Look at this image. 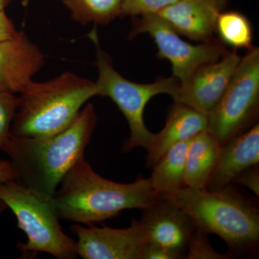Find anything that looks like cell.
Segmentation results:
<instances>
[{"mask_svg": "<svg viewBox=\"0 0 259 259\" xmlns=\"http://www.w3.org/2000/svg\"><path fill=\"white\" fill-rule=\"evenodd\" d=\"M144 33L148 34L154 40L158 57L171 63L173 76L180 83H185L199 66L217 61L229 52L218 37L197 45L185 41L158 14L133 18L130 38Z\"/></svg>", "mask_w": 259, "mask_h": 259, "instance_id": "ba28073f", "label": "cell"}, {"mask_svg": "<svg viewBox=\"0 0 259 259\" xmlns=\"http://www.w3.org/2000/svg\"><path fill=\"white\" fill-rule=\"evenodd\" d=\"M259 107V49L247 51L217 105L208 115L207 131L221 146L255 120Z\"/></svg>", "mask_w": 259, "mask_h": 259, "instance_id": "52a82bcc", "label": "cell"}, {"mask_svg": "<svg viewBox=\"0 0 259 259\" xmlns=\"http://www.w3.org/2000/svg\"><path fill=\"white\" fill-rule=\"evenodd\" d=\"M180 255L158 245L148 243L143 254L142 259H177Z\"/></svg>", "mask_w": 259, "mask_h": 259, "instance_id": "d4e9b609", "label": "cell"}, {"mask_svg": "<svg viewBox=\"0 0 259 259\" xmlns=\"http://www.w3.org/2000/svg\"><path fill=\"white\" fill-rule=\"evenodd\" d=\"M161 197L149 178L117 183L97 174L83 156L66 174L51 201L59 218L93 226L125 209L147 208Z\"/></svg>", "mask_w": 259, "mask_h": 259, "instance_id": "7a4b0ae2", "label": "cell"}, {"mask_svg": "<svg viewBox=\"0 0 259 259\" xmlns=\"http://www.w3.org/2000/svg\"><path fill=\"white\" fill-rule=\"evenodd\" d=\"M19 105L15 94L0 93V151H3L11 138L12 123Z\"/></svg>", "mask_w": 259, "mask_h": 259, "instance_id": "ffe728a7", "label": "cell"}, {"mask_svg": "<svg viewBox=\"0 0 259 259\" xmlns=\"http://www.w3.org/2000/svg\"><path fill=\"white\" fill-rule=\"evenodd\" d=\"M241 60L236 50L217 61L199 66L185 83L172 94L175 102L209 115L226 91Z\"/></svg>", "mask_w": 259, "mask_h": 259, "instance_id": "30bf717a", "label": "cell"}, {"mask_svg": "<svg viewBox=\"0 0 259 259\" xmlns=\"http://www.w3.org/2000/svg\"><path fill=\"white\" fill-rule=\"evenodd\" d=\"M258 161L259 125L256 123L223 145L218 166L206 189L224 188L241 172L258 165Z\"/></svg>", "mask_w": 259, "mask_h": 259, "instance_id": "9a60e30c", "label": "cell"}, {"mask_svg": "<svg viewBox=\"0 0 259 259\" xmlns=\"http://www.w3.org/2000/svg\"><path fill=\"white\" fill-rule=\"evenodd\" d=\"M7 208H8V206L6 205V204L2 199H0V215Z\"/></svg>", "mask_w": 259, "mask_h": 259, "instance_id": "83f0119b", "label": "cell"}, {"mask_svg": "<svg viewBox=\"0 0 259 259\" xmlns=\"http://www.w3.org/2000/svg\"><path fill=\"white\" fill-rule=\"evenodd\" d=\"M97 120L95 107L87 104L59 134L44 138L11 136L3 151L16 170V182L42 198L52 199L66 174L83 157Z\"/></svg>", "mask_w": 259, "mask_h": 259, "instance_id": "6da1fadb", "label": "cell"}, {"mask_svg": "<svg viewBox=\"0 0 259 259\" xmlns=\"http://www.w3.org/2000/svg\"><path fill=\"white\" fill-rule=\"evenodd\" d=\"M252 166L245 170L234 179V182H238L249 189L258 197L259 195V174L258 168Z\"/></svg>", "mask_w": 259, "mask_h": 259, "instance_id": "603a6c76", "label": "cell"}, {"mask_svg": "<svg viewBox=\"0 0 259 259\" xmlns=\"http://www.w3.org/2000/svg\"><path fill=\"white\" fill-rule=\"evenodd\" d=\"M216 33L218 38L226 46L235 50L253 47V28L248 18L236 10L224 11L218 16L216 24Z\"/></svg>", "mask_w": 259, "mask_h": 259, "instance_id": "d6986e66", "label": "cell"}, {"mask_svg": "<svg viewBox=\"0 0 259 259\" xmlns=\"http://www.w3.org/2000/svg\"><path fill=\"white\" fill-rule=\"evenodd\" d=\"M45 64V55L23 32L0 42V93H21Z\"/></svg>", "mask_w": 259, "mask_h": 259, "instance_id": "7c38bea8", "label": "cell"}, {"mask_svg": "<svg viewBox=\"0 0 259 259\" xmlns=\"http://www.w3.org/2000/svg\"><path fill=\"white\" fill-rule=\"evenodd\" d=\"M71 19L82 25H107L120 17L122 0H62Z\"/></svg>", "mask_w": 259, "mask_h": 259, "instance_id": "ac0fdd59", "label": "cell"}, {"mask_svg": "<svg viewBox=\"0 0 259 259\" xmlns=\"http://www.w3.org/2000/svg\"><path fill=\"white\" fill-rule=\"evenodd\" d=\"M208 115L192 107L175 102L168 110L166 125L153 134L148 149L146 166L152 168L172 146L192 139L207 130Z\"/></svg>", "mask_w": 259, "mask_h": 259, "instance_id": "5bb4252c", "label": "cell"}, {"mask_svg": "<svg viewBox=\"0 0 259 259\" xmlns=\"http://www.w3.org/2000/svg\"><path fill=\"white\" fill-rule=\"evenodd\" d=\"M187 250L188 259H223L227 258L226 255H221L217 253L210 244L207 238V233L196 228L193 234L191 237Z\"/></svg>", "mask_w": 259, "mask_h": 259, "instance_id": "7402d4cb", "label": "cell"}, {"mask_svg": "<svg viewBox=\"0 0 259 259\" xmlns=\"http://www.w3.org/2000/svg\"><path fill=\"white\" fill-rule=\"evenodd\" d=\"M163 197L188 212L197 228L221 237L232 249H248L258 243V210L228 186L218 190L185 187Z\"/></svg>", "mask_w": 259, "mask_h": 259, "instance_id": "277c9868", "label": "cell"}, {"mask_svg": "<svg viewBox=\"0 0 259 259\" xmlns=\"http://www.w3.org/2000/svg\"><path fill=\"white\" fill-rule=\"evenodd\" d=\"M18 180V174L11 161L0 160V183Z\"/></svg>", "mask_w": 259, "mask_h": 259, "instance_id": "484cf974", "label": "cell"}, {"mask_svg": "<svg viewBox=\"0 0 259 259\" xmlns=\"http://www.w3.org/2000/svg\"><path fill=\"white\" fill-rule=\"evenodd\" d=\"M190 140L172 146L152 167L149 179L154 190L161 195H171L186 187V158Z\"/></svg>", "mask_w": 259, "mask_h": 259, "instance_id": "e0dca14e", "label": "cell"}, {"mask_svg": "<svg viewBox=\"0 0 259 259\" xmlns=\"http://www.w3.org/2000/svg\"><path fill=\"white\" fill-rule=\"evenodd\" d=\"M95 96H99L96 82L70 71L44 82L30 81L19 97L11 136L44 138L59 134Z\"/></svg>", "mask_w": 259, "mask_h": 259, "instance_id": "3957f363", "label": "cell"}, {"mask_svg": "<svg viewBox=\"0 0 259 259\" xmlns=\"http://www.w3.org/2000/svg\"><path fill=\"white\" fill-rule=\"evenodd\" d=\"M19 31L15 28L9 17L6 15L5 10L0 11V42L14 38L18 35Z\"/></svg>", "mask_w": 259, "mask_h": 259, "instance_id": "cb8c5ba5", "label": "cell"}, {"mask_svg": "<svg viewBox=\"0 0 259 259\" xmlns=\"http://www.w3.org/2000/svg\"><path fill=\"white\" fill-rule=\"evenodd\" d=\"M79 224L71 226L77 237L78 256L84 259H142L148 244L141 221L134 220L124 229Z\"/></svg>", "mask_w": 259, "mask_h": 259, "instance_id": "9c48e42d", "label": "cell"}, {"mask_svg": "<svg viewBox=\"0 0 259 259\" xmlns=\"http://www.w3.org/2000/svg\"><path fill=\"white\" fill-rule=\"evenodd\" d=\"M142 210L140 221L146 232L148 243L161 246L183 258L197 228L189 213L163 196Z\"/></svg>", "mask_w": 259, "mask_h": 259, "instance_id": "8fae6325", "label": "cell"}, {"mask_svg": "<svg viewBox=\"0 0 259 259\" xmlns=\"http://www.w3.org/2000/svg\"><path fill=\"white\" fill-rule=\"evenodd\" d=\"M0 199L14 213L28 242L17 246L25 258L49 253L58 259L77 258L76 241L63 231L51 199L42 198L16 181L0 183Z\"/></svg>", "mask_w": 259, "mask_h": 259, "instance_id": "5b68a950", "label": "cell"}, {"mask_svg": "<svg viewBox=\"0 0 259 259\" xmlns=\"http://www.w3.org/2000/svg\"><path fill=\"white\" fill-rule=\"evenodd\" d=\"M228 0H177L158 13L172 28L194 41L214 37L218 16Z\"/></svg>", "mask_w": 259, "mask_h": 259, "instance_id": "4fadbf2b", "label": "cell"}, {"mask_svg": "<svg viewBox=\"0 0 259 259\" xmlns=\"http://www.w3.org/2000/svg\"><path fill=\"white\" fill-rule=\"evenodd\" d=\"M222 146L207 130L191 139L186 158L185 186L207 188L218 166Z\"/></svg>", "mask_w": 259, "mask_h": 259, "instance_id": "2e32d148", "label": "cell"}, {"mask_svg": "<svg viewBox=\"0 0 259 259\" xmlns=\"http://www.w3.org/2000/svg\"><path fill=\"white\" fill-rule=\"evenodd\" d=\"M88 36L96 48L95 64L98 71L96 84L99 96L110 97L128 123L131 134L122 146V151L130 152L136 147L147 150L153 134L145 125V108L148 102L156 95L167 94L171 96L180 85V81L174 76L160 78L150 83L130 81L116 71L111 58L100 47L96 26Z\"/></svg>", "mask_w": 259, "mask_h": 259, "instance_id": "8992f818", "label": "cell"}, {"mask_svg": "<svg viewBox=\"0 0 259 259\" xmlns=\"http://www.w3.org/2000/svg\"><path fill=\"white\" fill-rule=\"evenodd\" d=\"M13 0H0V11L5 10V8L8 6Z\"/></svg>", "mask_w": 259, "mask_h": 259, "instance_id": "4316f807", "label": "cell"}, {"mask_svg": "<svg viewBox=\"0 0 259 259\" xmlns=\"http://www.w3.org/2000/svg\"><path fill=\"white\" fill-rule=\"evenodd\" d=\"M177 0H122L120 17H141L158 14Z\"/></svg>", "mask_w": 259, "mask_h": 259, "instance_id": "44dd1931", "label": "cell"}]
</instances>
